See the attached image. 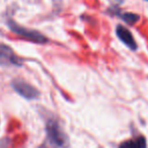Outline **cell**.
Listing matches in <instances>:
<instances>
[{
    "label": "cell",
    "instance_id": "obj_4",
    "mask_svg": "<svg viewBox=\"0 0 148 148\" xmlns=\"http://www.w3.org/2000/svg\"><path fill=\"white\" fill-rule=\"evenodd\" d=\"M11 86L14 89L15 92H17L21 97H23L25 99H29V101L36 99L40 97V91L25 81L16 79L11 82Z\"/></svg>",
    "mask_w": 148,
    "mask_h": 148
},
{
    "label": "cell",
    "instance_id": "obj_9",
    "mask_svg": "<svg viewBox=\"0 0 148 148\" xmlns=\"http://www.w3.org/2000/svg\"><path fill=\"white\" fill-rule=\"evenodd\" d=\"M145 1H148V0H145Z\"/></svg>",
    "mask_w": 148,
    "mask_h": 148
},
{
    "label": "cell",
    "instance_id": "obj_2",
    "mask_svg": "<svg viewBox=\"0 0 148 148\" xmlns=\"http://www.w3.org/2000/svg\"><path fill=\"white\" fill-rule=\"evenodd\" d=\"M7 23H8V27L11 29L12 33L16 34L17 36L23 38V39H27L37 44H46L49 42V39L47 37H45L43 34L39 33L38 31H34V29L21 27V25H17L15 21H11V19H9Z\"/></svg>",
    "mask_w": 148,
    "mask_h": 148
},
{
    "label": "cell",
    "instance_id": "obj_5",
    "mask_svg": "<svg viewBox=\"0 0 148 148\" xmlns=\"http://www.w3.org/2000/svg\"><path fill=\"white\" fill-rule=\"evenodd\" d=\"M116 35H117V37L120 39V41L125 44L129 49L133 50V51L137 50V47H138L137 43H136L135 39H134L131 32L126 27H124V25H118L117 27H116Z\"/></svg>",
    "mask_w": 148,
    "mask_h": 148
},
{
    "label": "cell",
    "instance_id": "obj_8",
    "mask_svg": "<svg viewBox=\"0 0 148 148\" xmlns=\"http://www.w3.org/2000/svg\"><path fill=\"white\" fill-rule=\"evenodd\" d=\"M40 148H49V147H47L46 145H42V146H40Z\"/></svg>",
    "mask_w": 148,
    "mask_h": 148
},
{
    "label": "cell",
    "instance_id": "obj_1",
    "mask_svg": "<svg viewBox=\"0 0 148 148\" xmlns=\"http://www.w3.org/2000/svg\"><path fill=\"white\" fill-rule=\"evenodd\" d=\"M46 132H47L48 140L52 145L58 148L69 147V139L57 120L52 118L48 120L46 123Z\"/></svg>",
    "mask_w": 148,
    "mask_h": 148
},
{
    "label": "cell",
    "instance_id": "obj_7",
    "mask_svg": "<svg viewBox=\"0 0 148 148\" xmlns=\"http://www.w3.org/2000/svg\"><path fill=\"white\" fill-rule=\"evenodd\" d=\"M119 16L125 21L128 25H134L140 19V16L135 13H130V12H123L119 13Z\"/></svg>",
    "mask_w": 148,
    "mask_h": 148
},
{
    "label": "cell",
    "instance_id": "obj_3",
    "mask_svg": "<svg viewBox=\"0 0 148 148\" xmlns=\"http://www.w3.org/2000/svg\"><path fill=\"white\" fill-rule=\"evenodd\" d=\"M23 65V59L14 53L11 47L0 44V66L3 67H17Z\"/></svg>",
    "mask_w": 148,
    "mask_h": 148
},
{
    "label": "cell",
    "instance_id": "obj_6",
    "mask_svg": "<svg viewBox=\"0 0 148 148\" xmlns=\"http://www.w3.org/2000/svg\"><path fill=\"white\" fill-rule=\"evenodd\" d=\"M118 148H147V141L144 136H137L122 142Z\"/></svg>",
    "mask_w": 148,
    "mask_h": 148
}]
</instances>
